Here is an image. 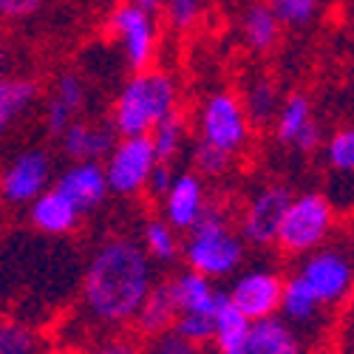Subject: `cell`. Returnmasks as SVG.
<instances>
[{
  "label": "cell",
  "instance_id": "d4e9b609",
  "mask_svg": "<svg viewBox=\"0 0 354 354\" xmlns=\"http://www.w3.org/2000/svg\"><path fill=\"white\" fill-rule=\"evenodd\" d=\"M250 332H252V320L239 312L230 298L221 292L218 306H216V326H213V340L207 348L210 354H247L250 346Z\"/></svg>",
  "mask_w": 354,
  "mask_h": 354
},
{
  "label": "cell",
  "instance_id": "8fae6325",
  "mask_svg": "<svg viewBox=\"0 0 354 354\" xmlns=\"http://www.w3.org/2000/svg\"><path fill=\"white\" fill-rule=\"evenodd\" d=\"M272 139L281 147L298 153H315L323 147V125L315 113V105L309 100V94L304 91H292L281 100V108L275 113V120L270 125Z\"/></svg>",
  "mask_w": 354,
  "mask_h": 354
},
{
  "label": "cell",
  "instance_id": "3957f363",
  "mask_svg": "<svg viewBox=\"0 0 354 354\" xmlns=\"http://www.w3.org/2000/svg\"><path fill=\"white\" fill-rule=\"evenodd\" d=\"M182 258L187 270L207 275L210 281H224L241 272L247 261V241L241 239L227 204L210 201L204 207L201 218L182 239Z\"/></svg>",
  "mask_w": 354,
  "mask_h": 354
},
{
  "label": "cell",
  "instance_id": "5bb4252c",
  "mask_svg": "<svg viewBox=\"0 0 354 354\" xmlns=\"http://www.w3.org/2000/svg\"><path fill=\"white\" fill-rule=\"evenodd\" d=\"M207 204H210V198H207V179H201L193 167H185V170L173 173L170 187L159 198V216L173 230H179L185 235L201 218V213H204Z\"/></svg>",
  "mask_w": 354,
  "mask_h": 354
},
{
  "label": "cell",
  "instance_id": "836d02e7",
  "mask_svg": "<svg viewBox=\"0 0 354 354\" xmlns=\"http://www.w3.org/2000/svg\"><path fill=\"white\" fill-rule=\"evenodd\" d=\"M82 354H142V343L136 335L128 332H111L97 337Z\"/></svg>",
  "mask_w": 354,
  "mask_h": 354
},
{
  "label": "cell",
  "instance_id": "8d00e7d4",
  "mask_svg": "<svg viewBox=\"0 0 354 354\" xmlns=\"http://www.w3.org/2000/svg\"><path fill=\"white\" fill-rule=\"evenodd\" d=\"M173 173H176V165L159 162V165L153 167V173H151V182H147L145 196H151L153 201H159V198L165 196V190L170 187V182H173Z\"/></svg>",
  "mask_w": 354,
  "mask_h": 354
},
{
  "label": "cell",
  "instance_id": "9c48e42d",
  "mask_svg": "<svg viewBox=\"0 0 354 354\" xmlns=\"http://www.w3.org/2000/svg\"><path fill=\"white\" fill-rule=\"evenodd\" d=\"M159 165L151 136H120L111 153L102 159L111 196L136 198L145 196L151 173Z\"/></svg>",
  "mask_w": 354,
  "mask_h": 354
},
{
  "label": "cell",
  "instance_id": "7c38bea8",
  "mask_svg": "<svg viewBox=\"0 0 354 354\" xmlns=\"http://www.w3.org/2000/svg\"><path fill=\"white\" fill-rule=\"evenodd\" d=\"M88 105H91V85L85 82V77L80 71H60L48 91L43 97V108H40V122L48 139L57 142L71 122H77L80 116H85Z\"/></svg>",
  "mask_w": 354,
  "mask_h": 354
},
{
  "label": "cell",
  "instance_id": "f1b7e54d",
  "mask_svg": "<svg viewBox=\"0 0 354 354\" xmlns=\"http://www.w3.org/2000/svg\"><path fill=\"white\" fill-rule=\"evenodd\" d=\"M320 151H323V159H326L329 170L340 176H354V125L335 128L323 139Z\"/></svg>",
  "mask_w": 354,
  "mask_h": 354
},
{
  "label": "cell",
  "instance_id": "ab89813d",
  "mask_svg": "<svg viewBox=\"0 0 354 354\" xmlns=\"http://www.w3.org/2000/svg\"><path fill=\"white\" fill-rule=\"evenodd\" d=\"M320 354H354L351 348H340V346H335V348H323Z\"/></svg>",
  "mask_w": 354,
  "mask_h": 354
},
{
  "label": "cell",
  "instance_id": "9a60e30c",
  "mask_svg": "<svg viewBox=\"0 0 354 354\" xmlns=\"http://www.w3.org/2000/svg\"><path fill=\"white\" fill-rule=\"evenodd\" d=\"M51 185L74 204L80 216H91L102 210L111 196L102 162H68L54 176Z\"/></svg>",
  "mask_w": 354,
  "mask_h": 354
},
{
  "label": "cell",
  "instance_id": "44dd1931",
  "mask_svg": "<svg viewBox=\"0 0 354 354\" xmlns=\"http://www.w3.org/2000/svg\"><path fill=\"white\" fill-rule=\"evenodd\" d=\"M176 317H179V309L173 304V295H170V286L167 281H156L147 292V298L142 301L131 329L139 340H153L159 335H167L173 332L176 326Z\"/></svg>",
  "mask_w": 354,
  "mask_h": 354
},
{
  "label": "cell",
  "instance_id": "4dcf8cb0",
  "mask_svg": "<svg viewBox=\"0 0 354 354\" xmlns=\"http://www.w3.org/2000/svg\"><path fill=\"white\" fill-rule=\"evenodd\" d=\"M190 165L201 179H221V176H227L232 170L235 156L218 151V147H213L207 142L193 139L190 142Z\"/></svg>",
  "mask_w": 354,
  "mask_h": 354
},
{
  "label": "cell",
  "instance_id": "74e56055",
  "mask_svg": "<svg viewBox=\"0 0 354 354\" xmlns=\"http://www.w3.org/2000/svg\"><path fill=\"white\" fill-rule=\"evenodd\" d=\"M133 6H139V9H145V12H151V15H162V6H165V0H131Z\"/></svg>",
  "mask_w": 354,
  "mask_h": 354
},
{
  "label": "cell",
  "instance_id": "1f68e13d",
  "mask_svg": "<svg viewBox=\"0 0 354 354\" xmlns=\"http://www.w3.org/2000/svg\"><path fill=\"white\" fill-rule=\"evenodd\" d=\"M270 3H272L283 28L301 32V28H306L317 20V15L323 12V3H326V0H270Z\"/></svg>",
  "mask_w": 354,
  "mask_h": 354
},
{
  "label": "cell",
  "instance_id": "f35d334b",
  "mask_svg": "<svg viewBox=\"0 0 354 354\" xmlns=\"http://www.w3.org/2000/svg\"><path fill=\"white\" fill-rule=\"evenodd\" d=\"M6 68H9V51H6L3 35H0V77H6Z\"/></svg>",
  "mask_w": 354,
  "mask_h": 354
},
{
  "label": "cell",
  "instance_id": "8992f818",
  "mask_svg": "<svg viewBox=\"0 0 354 354\" xmlns=\"http://www.w3.org/2000/svg\"><path fill=\"white\" fill-rule=\"evenodd\" d=\"M252 122L241 105L239 91L218 88L204 97L196 111V139L239 159L252 142Z\"/></svg>",
  "mask_w": 354,
  "mask_h": 354
},
{
  "label": "cell",
  "instance_id": "6da1fadb",
  "mask_svg": "<svg viewBox=\"0 0 354 354\" xmlns=\"http://www.w3.org/2000/svg\"><path fill=\"white\" fill-rule=\"evenodd\" d=\"M156 283L153 261L131 235H111L88 258L80 283V312L100 335L125 332Z\"/></svg>",
  "mask_w": 354,
  "mask_h": 354
},
{
  "label": "cell",
  "instance_id": "4fadbf2b",
  "mask_svg": "<svg viewBox=\"0 0 354 354\" xmlns=\"http://www.w3.org/2000/svg\"><path fill=\"white\" fill-rule=\"evenodd\" d=\"M281 289H283V272L275 267H267V263H255V267H247L239 275H232L230 289L224 295L250 320H261V317L278 315Z\"/></svg>",
  "mask_w": 354,
  "mask_h": 354
},
{
  "label": "cell",
  "instance_id": "f546056e",
  "mask_svg": "<svg viewBox=\"0 0 354 354\" xmlns=\"http://www.w3.org/2000/svg\"><path fill=\"white\" fill-rule=\"evenodd\" d=\"M210 0H165L162 6V20L167 23L170 32L176 35H190L198 28V23L204 20Z\"/></svg>",
  "mask_w": 354,
  "mask_h": 354
},
{
  "label": "cell",
  "instance_id": "603a6c76",
  "mask_svg": "<svg viewBox=\"0 0 354 354\" xmlns=\"http://www.w3.org/2000/svg\"><path fill=\"white\" fill-rule=\"evenodd\" d=\"M247 354H306L304 335L289 326L281 315L252 320Z\"/></svg>",
  "mask_w": 354,
  "mask_h": 354
},
{
  "label": "cell",
  "instance_id": "d6986e66",
  "mask_svg": "<svg viewBox=\"0 0 354 354\" xmlns=\"http://www.w3.org/2000/svg\"><path fill=\"white\" fill-rule=\"evenodd\" d=\"M239 35L247 51L263 57L278 48L283 37V26L272 9L270 0H250L239 15Z\"/></svg>",
  "mask_w": 354,
  "mask_h": 354
},
{
  "label": "cell",
  "instance_id": "5b68a950",
  "mask_svg": "<svg viewBox=\"0 0 354 354\" xmlns=\"http://www.w3.org/2000/svg\"><path fill=\"white\" fill-rule=\"evenodd\" d=\"M105 35L116 46L122 63L131 71L156 66L159 46H162V23L156 15L133 6L131 0H122L116 6H108Z\"/></svg>",
  "mask_w": 354,
  "mask_h": 354
},
{
  "label": "cell",
  "instance_id": "4316f807",
  "mask_svg": "<svg viewBox=\"0 0 354 354\" xmlns=\"http://www.w3.org/2000/svg\"><path fill=\"white\" fill-rule=\"evenodd\" d=\"M139 244L153 263H176L182 258V232L173 230L162 216H153L142 224Z\"/></svg>",
  "mask_w": 354,
  "mask_h": 354
},
{
  "label": "cell",
  "instance_id": "d6a6232c",
  "mask_svg": "<svg viewBox=\"0 0 354 354\" xmlns=\"http://www.w3.org/2000/svg\"><path fill=\"white\" fill-rule=\"evenodd\" d=\"M213 326H216V315H179L173 332L201 348H207L213 340Z\"/></svg>",
  "mask_w": 354,
  "mask_h": 354
},
{
  "label": "cell",
  "instance_id": "ffe728a7",
  "mask_svg": "<svg viewBox=\"0 0 354 354\" xmlns=\"http://www.w3.org/2000/svg\"><path fill=\"white\" fill-rule=\"evenodd\" d=\"M167 286H170L173 304L179 309V315H216L221 289L207 275L185 267L167 278Z\"/></svg>",
  "mask_w": 354,
  "mask_h": 354
},
{
  "label": "cell",
  "instance_id": "7a4b0ae2",
  "mask_svg": "<svg viewBox=\"0 0 354 354\" xmlns=\"http://www.w3.org/2000/svg\"><path fill=\"white\" fill-rule=\"evenodd\" d=\"M182 108V85L173 71L151 66L131 71L111 100L108 122L116 136H151L167 113Z\"/></svg>",
  "mask_w": 354,
  "mask_h": 354
},
{
  "label": "cell",
  "instance_id": "52a82bcc",
  "mask_svg": "<svg viewBox=\"0 0 354 354\" xmlns=\"http://www.w3.org/2000/svg\"><path fill=\"white\" fill-rule=\"evenodd\" d=\"M298 275L312 295L323 304V309H343L354 298V258L343 247L323 244L304 258H298Z\"/></svg>",
  "mask_w": 354,
  "mask_h": 354
},
{
  "label": "cell",
  "instance_id": "e0dca14e",
  "mask_svg": "<svg viewBox=\"0 0 354 354\" xmlns=\"http://www.w3.org/2000/svg\"><path fill=\"white\" fill-rule=\"evenodd\" d=\"M26 218H28V224H32L35 232L48 235V239H63V235L77 232V227L82 221L77 207L54 185L48 190H43L32 204H28Z\"/></svg>",
  "mask_w": 354,
  "mask_h": 354
},
{
  "label": "cell",
  "instance_id": "484cf974",
  "mask_svg": "<svg viewBox=\"0 0 354 354\" xmlns=\"http://www.w3.org/2000/svg\"><path fill=\"white\" fill-rule=\"evenodd\" d=\"M151 142L159 162L176 165L190 145V116L185 108H176L151 131Z\"/></svg>",
  "mask_w": 354,
  "mask_h": 354
},
{
  "label": "cell",
  "instance_id": "2e32d148",
  "mask_svg": "<svg viewBox=\"0 0 354 354\" xmlns=\"http://www.w3.org/2000/svg\"><path fill=\"white\" fill-rule=\"evenodd\" d=\"M116 131L108 120H94V116H80L71 122L60 136H57V147H60L63 159L68 162H102L111 147L116 145Z\"/></svg>",
  "mask_w": 354,
  "mask_h": 354
},
{
  "label": "cell",
  "instance_id": "cb8c5ba5",
  "mask_svg": "<svg viewBox=\"0 0 354 354\" xmlns=\"http://www.w3.org/2000/svg\"><path fill=\"white\" fill-rule=\"evenodd\" d=\"M239 97H241V105L250 116L252 128H270L278 108H281V100H283L278 80L263 71H255L244 80Z\"/></svg>",
  "mask_w": 354,
  "mask_h": 354
},
{
  "label": "cell",
  "instance_id": "30bf717a",
  "mask_svg": "<svg viewBox=\"0 0 354 354\" xmlns=\"http://www.w3.org/2000/svg\"><path fill=\"white\" fill-rule=\"evenodd\" d=\"M289 201L292 190L281 182H267L250 193L244 207L239 210V218H235V227H239L247 247H275V235Z\"/></svg>",
  "mask_w": 354,
  "mask_h": 354
},
{
  "label": "cell",
  "instance_id": "ac0fdd59",
  "mask_svg": "<svg viewBox=\"0 0 354 354\" xmlns=\"http://www.w3.org/2000/svg\"><path fill=\"white\" fill-rule=\"evenodd\" d=\"M43 85L35 77L6 74L0 77V142L17 131V125L40 102Z\"/></svg>",
  "mask_w": 354,
  "mask_h": 354
},
{
  "label": "cell",
  "instance_id": "e575fe53",
  "mask_svg": "<svg viewBox=\"0 0 354 354\" xmlns=\"http://www.w3.org/2000/svg\"><path fill=\"white\" fill-rule=\"evenodd\" d=\"M142 354H207V348L185 340L182 335H176V332H167V335H159L153 340H145Z\"/></svg>",
  "mask_w": 354,
  "mask_h": 354
},
{
  "label": "cell",
  "instance_id": "277c9868",
  "mask_svg": "<svg viewBox=\"0 0 354 354\" xmlns=\"http://www.w3.org/2000/svg\"><path fill=\"white\" fill-rule=\"evenodd\" d=\"M337 227L335 201L320 190L292 193V201L281 218L275 247L289 258H304L306 252L329 244Z\"/></svg>",
  "mask_w": 354,
  "mask_h": 354
},
{
  "label": "cell",
  "instance_id": "83f0119b",
  "mask_svg": "<svg viewBox=\"0 0 354 354\" xmlns=\"http://www.w3.org/2000/svg\"><path fill=\"white\" fill-rule=\"evenodd\" d=\"M0 354H43V337L32 323L0 315Z\"/></svg>",
  "mask_w": 354,
  "mask_h": 354
},
{
  "label": "cell",
  "instance_id": "ba28073f",
  "mask_svg": "<svg viewBox=\"0 0 354 354\" xmlns=\"http://www.w3.org/2000/svg\"><path fill=\"white\" fill-rule=\"evenodd\" d=\"M54 182V159L43 145H26L0 165V204L28 207Z\"/></svg>",
  "mask_w": 354,
  "mask_h": 354
},
{
  "label": "cell",
  "instance_id": "60d3db41",
  "mask_svg": "<svg viewBox=\"0 0 354 354\" xmlns=\"http://www.w3.org/2000/svg\"><path fill=\"white\" fill-rule=\"evenodd\" d=\"M100 3H105V6H116V3H122V0H100Z\"/></svg>",
  "mask_w": 354,
  "mask_h": 354
},
{
  "label": "cell",
  "instance_id": "7402d4cb",
  "mask_svg": "<svg viewBox=\"0 0 354 354\" xmlns=\"http://www.w3.org/2000/svg\"><path fill=\"white\" fill-rule=\"evenodd\" d=\"M323 304L312 295V289L298 278V275H283V289H281V306L278 315L295 326L298 332H312L323 320Z\"/></svg>",
  "mask_w": 354,
  "mask_h": 354
},
{
  "label": "cell",
  "instance_id": "d590c367",
  "mask_svg": "<svg viewBox=\"0 0 354 354\" xmlns=\"http://www.w3.org/2000/svg\"><path fill=\"white\" fill-rule=\"evenodd\" d=\"M46 0H0V23H23L32 20Z\"/></svg>",
  "mask_w": 354,
  "mask_h": 354
},
{
  "label": "cell",
  "instance_id": "b9f144b4",
  "mask_svg": "<svg viewBox=\"0 0 354 354\" xmlns=\"http://www.w3.org/2000/svg\"><path fill=\"white\" fill-rule=\"evenodd\" d=\"M216 3H224V0H216Z\"/></svg>",
  "mask_w": 354,
  "mask_h": 354
}]
</instances>
